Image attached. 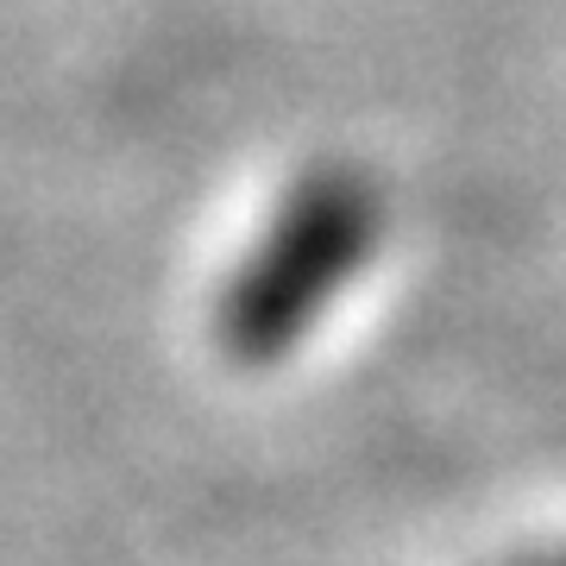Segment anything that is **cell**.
<instances>
[{"instance_id":"cell-1","label":"cell","mask_w":566,"mask_h":566,"mask_svg":"<svg viewBox=\"0 0 566 566\" xmlns=\"http://www.w3.org/2000/svg\"><path fill=\"white\" fill-rule=\"evenodd\" d=\"M385 240V196L359 164H315L290 182L214 296L227 359L271 365L322 327Z\"/></svg>"},{"instance_id":"cell-2","label":"cell","mask_w":566,"mask_h":566,"mask_svg":"<svg viewBox=\"0 0 566 566\" xmlns=\"http://www.w3.org/2000/svg\"><path fill=\"white\" fill-rule=\"evenodd\" d=\"M504 566H566V547H547V554H523V560H504Z\"/></svg>"}]
</instances>
